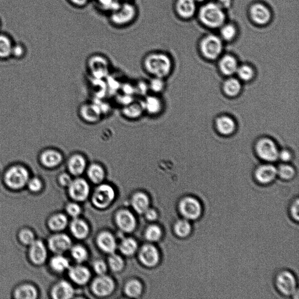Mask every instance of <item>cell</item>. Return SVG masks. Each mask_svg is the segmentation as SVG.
<instances>
[{
    "label": "cell",
    "mask_w": 299,
    "mask_h": 299,
    "mask_svg": "<svg viewBox=\"0 0 299 299\" xmlns=\"http://www.w3.org/2000/svg\"><path fill=\"white\" fill-rule=\"evenodd\" d=\"M142 66L145 72L151 77L164 79L170 74L173 64L167 54L152 51L143 57Z\"/></svg>",
    "instance_id": "obj_1"
},
{
    "label": "cell",
    "mask_w": 299,
    "mask_h": 299,
    "mask_svg": "<svg viewBox=\"0 0 299 299\" xmlns=\"http://www.w3.org/2000/svg\"><path fill=\"white\" fill-rule=\"evenodd\" d=\"M138 16L139 9L134 1H122L108 17L113 27L123 28L134 23Z\"/></svg>",
    "instance_id": "obj_2"
},
{
    "label": "cell",
    "mask_w": 299,
    "mask_h": 299,
    "mask_svg": "<svg viewBox=\"0 0 299 299\" xmlns=\"http://www.w3.org/2000/svg\"><path fill=\"white\" fill-rule=\"evenodd\" d=\"M30 178V174L28 168L20 163L10 165L4 174L6 184L11 188L15 189H21L27 185Z\"/></svg>",
    "instance_id": "obj_3"
},
{
    "label": "cell",
    "mask_w": 299,
    "mask_h": 299,
    "mask_svg": "<svg viewBox=\"0 0 299 299\" xmlns=\"http://www.w3.org/2000/svg\"><path fill=\"white\" fill-rule=\"evenodd\" d=\"M178 209L183 217L192 221H198V219L202 218L203 212L201 202L191 195L183 197L178 203Z\"/></svg>",
    "instance_id": "obj_4"
},
{
    "label": "cell",
    "mask_w": 299,
    "mask_h": 299,
    "mask_svg": "<svg viewBox=\"0 0 299 299\" xmlns=\"http://www.w3.org/2000/svg\"><path fill=\"white\" fill-rule=\"evenodd\" d=\"M297 278V276L289 270H282L276 276V288L283 297L294 296L298 291Z\"/></svg>",
    "instance_id": "obj_5"
},
{
    "label": "cell",
    "mask_w": 299,
    "mask_h": 299,
    "mask_svg": "<svg viewBox=\"0 0 299 299\" xmlns=\"http://www.w3.org/2000/svg\"><path fill=\"white\" fill-rule=\"evenodd\" d=\"M199 17L203 24L211 28L221 27L225 20L222 8L214 3H209L203 6L200 9Z\"/></svg>",
    "instance_id": "obj_6"
},
{
    "label": "cell",
    "mask_w": 299,
    "mask_h": 299,
    "mask_svg": "<svg viewBox=\"0 0 299 299\" xmlns=\"http://www.w3.org/2000/svg\"><path fill=\"white\" fill-rule=\"evenodd\" d=\"M37 160L42 166L53 169L60 166L65 160L61 150L52 146L43 148L37 153Z\"/></svg>",
    "instance_id": "obj_7"
},
{
    "label": "cell",
    "mask_w": 299,
    "mask_h": 299,
    "mask_svg": "<svg viewBox=\"0 0 299 299\" xmlns=\"http://www.w3.org/2000/svg\"><path fill=\"white\" fill-rule=\"evenodd\" d=\"M115 198V192L112 187L108 184H102L95 189L92 201L98 209H106Z\"/></svg>",
    "instance_id": "obj_8"
},
{
    "label": "cell",
    "mask_w": 299,
    "mask_h": 299,
    "mask_svg": "<svg viewBox=\"0 0 299 299\" xmlns=\"http://www.w3.org/2000/svg\"><path fill=\"white\" fill-rule=\"evenodd\" d=\"M110 61L106 56L95 53L89 57L87 67L91 74L97 77H103L108 74L110 69Z\"/></svg>",
    "instance_id": "obj_9"
},
{
    "label": "cell",
    "mask_w": 299,
    "mask_h": 299,
    "mask_svg": "<svg viewBox=\"0 0 299 299\" xmlns=\"http://www.w3.org/2000/svg\"><path fill=\"white\" fill-rule=\"evenodd\" d=\"M256 151L258 155L263 160L273 162L278 159V149L271 139L264 138L260 140L256 145Z\"/></svg>",
    "instance_id": "obj_10"
},
{
    "label": "cell",
    "mask_w": 299,
    "mask_h": 299,
    "mask_svg": "<svg viewBox=\"0 0 299 299\" xmlns=\"http://www.w3.org/2000/svg\"><path fill=\"white\" fill-rule=\"evenodd\" d=\"M66 164L69 173L75 177L84 173L88 165L87 157L84 154L79 151L73 152L70 155Z\"/></svg>",
    "instance_id": "obj_11"
},
{
    "label": "cell",
    "mask_w": 299,
    "mask_h": 299,
    "mask_svg": "<svg viewBox=\"0 0 299 299\" xmlns=\"http://www.w3.org/2000/svg\"><path fill=\"white\" fill-rule=\"evenodd\" d=\"M203 55L208 59H215L220 55L223 49L222 41L215 36H209L205 38L201 43Z\"/></svg>",
    "instance_id": "obj_12"
},
{
    "label": "cell",
    "mask_w": 299,
    "mask_h": 299,
    "mask_svg": "<svg viewBox=\"0 0 299 299\" xmlns=\"http://www.w3.org/2000/svg\"><path fill=\"white\" fill-rule=\"evenodd\" d=\"M78 115L82 121L94 124L100 122L103 118V114L96 103H87L82 104L79 107Z\"/></svg>",
    "instance_id": "obj_13"
},
{
    "label": "cell",
    "mask_w": 299,
    "mask_h": 299,
    "mask_svg": "<svg viewBox=\"0 0 299 299\" xmlns=\"http://www.w3.org/2000/svg\"><path fill=\"white\" fill-rule=\"evenodd\" d=\"M69 195L76 201H84L90 193V187L85 180L82 178H76L72 180L69 186Z\"/></svg>",
    "instance_id": "obj_14"
},
{
    "label": "cell",
    "mask_w": 299,
    "mask_h": 299,
    "mask_svg": "<svg viewBox=\"0 0 299 299\" xmlns=\"http://www.w3.org/2000/svg\"><path fill=\"white\" fill-rule=\"evenodd\" d=\"M91 288L94 294L98 297H107L113 292L114 284L113 280L109 276L100 275L94 279Z\"/></svg>",
    "instance_id": "obj_15"
},
{
    "label": "cell",
    "mask_w": 299,
    "mask_h": 299,
    "mask_svg": "<svg viewBox=\"0 0 299 299\" xmlns=\"http://www.w3.org/2000/svg\"><path fill=\"white\" fill-rule=\"evenodd\" d=\"M142 103L145 113L151 117L159 115L163 109V101L157 94L146 95Z\"/></svg>",
    "instance_id": "obj_16"
},
{
    "label": "cell",
    "mask_w": 299,
    "mask_h": 299,
    "mask_svg": "<svg viewBox=\"0 0 299 299\" xmlns=\"http://www.w3.org/2000/svg\"><path fill=\"white\" fill-rule=\"evenodd\" d=\"M277 169L271 164L260 165L254 173L256 180L262 185H268L275 180Z\"/></svg>",
    "instance_id": "obj_17"
},
{
    "label": "cell",
    "mask_w": 299,
    "mask_h": 299,
    "mask_svg": "<svg viewBox=\"0 0 299 299\" xmlns=\"http://www.w3.org/2000/svg\"><path fill=\"white\" fill-rule=\"evenodd\" d=\"M160 256L154 246L146 244L142 247L139 253V260L143 265L147 267H154L158 263Z\"/></svg>",
    "instance_id": "obj_18"
},
{
    "label": "cell",
    "mask_w": 299,
    "mask_h": 299,
    "mask_svg": "<svg viewBox=\"0 0 299 299\" xmlns=\"http://www.w3.org/2000/svg\"><path fill=\"white\" fill-rule=\"evenodd\" d=\"M72 240L68 235L59 234L53 235L49 240L50 249L57 254H61L72 247Z\"/></svg>",
    "instance_id": "obj_19"
},
{
    "label": "cell",
    "mask_w": 299,
    "mask_h": 299,
    "mask_svg": "<svg viewBox=\"0 0 299 299\" xmlns=\"http://www.w3.org/2000/svg\"><path fill=\"white\" fill-rule=\"evenodd\" d=\"M116 222L118 227L127 233L133 231L136 227L135 216L128 210H121L117 212Z\"/></svg>",
    "instance_id": "obj_20"
},
{
    "label": "cell",
    "mask_w": 299,
    "mask_h": 299,
    "mask_svg": "<svg viewBox=\"0 0 299 299\" xmlns=\"http://www.w3.org/2000/svg\"><path fill=\"white\" fill-rule=\"evenodd\" d=\"M97 242L100 249L105 253L113 254L116 250L115 238L110 232H102L98 235Z\"/></svg>",
    "instance_id": "obj_21"
},
{
    "label": "cell",
    "mask_w": 299,
    "mask_h": 299,
    "mask_svg": "<svg viewBox=\"0 0 299 299\" xmlns=\"http://www.w3.org/2000/svg\"><path fill=\"white\" fill-rule=\"evenodd\" d=\"M30 256L32 262L37 265H40L45 262L47 258V251L42 241H35L31 245Z\"/></svg>",
    "instance_id": "obj_22"
},
{
    "label": "cell",
    "mask_w": 299,
    "mask_h": 299,
    "mask_svg": "<svg viewBox=\"0 0 299 299\" xmlns=\"http://www.w3.org/2000/svg\"><path fill=\"white\" fill-rule=\"evenodd\" d=\"M69 275L73 282L80 285L87 284L91 278V273L88 268L80 265L71 267Z\"/></svg>",
    "instance_id": "obj_23"
},
{
    "label": "cell",
    "mask_w": 299,
    "mask_h": 299,
    "mask_svg": "<svg viewBox=\"0 0 299 299\" xmlns=\"http://www.w3.org/2000/svg\"><path fill=\"white\" fill-rule=\"evenodd\" d=\"M145 113L141 102H133L126 105L122 110V114L126 119L134 120L141 118Z\"/></svg>",
    "instance_id": "obj_24"
},
{
    "label": "cell",
    "mask_w": 299,
    "mask_h": 299,
    "mask_svg": "<svg viewBox=\"0 0 299 299\" xmlns=\"http://www.w3.org/2000/svg\"><path fill=\"white\" fill-rule=\"evenodd\" d=\"M75 294L74 289L68 282L61 281L54 286L52 291V295L55 299H69L73 297Z\"/></svg>",
    "instance_id": "obj_25"
},
{
    "label": "cell",
    "mask_w": 299,
    "mask_h": 299,
    "mask_svg": "<svg viewBox=\"0 0 299 299\" xmlns=\"http://www.w3.org/2000/svg\"><path fill=\"white\" fill-rule=\"evenodd\" d=\"M253 20L259 24H265L271 19V13L268 8L262 4L254 5L251 9Z\"/></svg>",
    "instance_id": "obj_26"
},
{
    "label": "cell",
    "mask_w": 299,
    "mask_h": 299,
    "mask_svg": "<svg viewBox=\"0 0 299 299\" xmlns=\"http://www.w3.org/2000/svg\"><path fill=\"white\" fill-rule=\"evenodd\" d=\"M89 179L94 184H100L103 182L106 176V171L99 163H92L88 164L87 169Z\"/></svg>",
    "instance_id": "obj_27"
},
{
    "label": "cell",
    "mask_w": 299,
    "mask_h": 299,
    "mask_svg": "<svg viewBox=\"0 0 299 299\" xmlns=\"http://www.w3.org/2000/svg\"><path fill=\"white\" fill-rule=\"evenodd\" d=\"M176 9L181 17L188 18L195 14L196 5L194 0H177Z\"/></svg>",
    "instance_id": "obj_28"
},
{
    "label": "cell",
    "mask_w": 299,
    "mask_h": 299,
    "mask_svg": "<svg viewBox=\"0 0 299 299\" xmlns=\"http://www.w3.org/2000/svg\"><path fill=\"white\" fill-rule=\"evenodd\" d=\"M174 232L178 237L185 239L188 238L193 231L192 225L187 219H178L174 224Z\"/></svg>",
    "instance_id": "obj_29"
},
{
    "label": "cell",
    "mask_w": 299,
    "mask_h": 299,
    "mask_svg": "<svg viewBox=\"0 0 299 299\" xmlns=\"http://www.w3.org/2000/svg\"><path fill=\"white\" fill-rule=\"evenodd\" d=\"M71 230L75 238L82 240L87 237L89 227L84 221L81 219H75L71 223Z\"/></svg>",
    "instance_id": "obj_30"
},
{
    "label": "cell",
    "mask_w": 299,
    "mask_h": 299,
    "mask_svg": "<svg viewBox=\"0 0 299 299\" xmlns=\"http://www.w3.org/2000/svg\"><path fill=\"white\" fill-rule=\"evenodd\" d=\"M216 124L219 132L224 135L232 134L235 128V124L233 119L227 116L219 117Z\"/></svg>",
    "instance_id": "obj_31"
},
{
    "label": "cell",
    "mask_w": 299,
    "mask_h": 299,
    "mask_svg": "<svg viewBox=\"0 0 299 299\" xmlns=\"http://www.w3.org/2000/svg\"><path fill=\"white\" fill-rule=\"evenodd\" d=\"M149 199L145 193L137 192L133 195L132 200V204L133 209L139 214H145L149 209Z\"/></svg>",
    "instance_id": "obj_32"
},
{
    "label": "cell",
    "mask_w": 299,
    "mask_h": 299,
    "mask_svg": "<svg viewBox=\"0 0 299 299\" xmlns=\"http://www.w3.org/2000/svg\"><path fill=\"white\" fill-rule=\"evenodd\" d=\"M92 1L98 11L107 15L113 11L122 2L120 0H92Z\"/></svg>",
    "instance_id": "obj_33"
},
{
    "label": "cell",
    "mask_w": 299,
    "mask_h": 299,
    "mask_svg": "<svg viewBox=\"0 0 299 299\" xmlns=\"http://www.w3.org/2000/svg\"><path fill=\"white\" fill-rule=\"evenodd\" d=\"M221 72L224 75H230L237 72L238 65L236 59L230 55H226L222 57L219 63Z\"/></svg>",
    "instance_id": "obj_34"
},
{
    "label": "cell",
    "mask_w": 299,
    "mask_h": 299,
    "mask_svg": "<svg viewBox=\"0 0 299 299\" xmlns=\"http://www.w3.org/2000/svg\"><path fill=\"white\" fill-rule=\"evenodd\" d=\"M37 295L36 288L30 285L21 286L15 292V297L18 299H35Z\"/></svg>",
    "instance_id": "obj_35"
},
{
    "label": "cell",
    "mask_w": 299,
    "mask_h": 299,
    "mask_svg": "<svg viewBox=\"0 0 299 299\" xmlns=\"http://www.w3.org/2000/svg\"><path fill=\"white\" fill-rule=\"evenodd\" d=\"M142 291V285L138 280H130L125 285V292L130 298H138L141 295Z\"/></svg>",
    "instance_id": "obj_36"
},
{
    "label": "cell",
    "mask_w": 299,
    "mask_h": 299,
    "mask_svg": "<svg viewBox=\"0 0 299 299\" xmlns=\"http://www.w3.org/2000/svg\"><path fill=\"white\" fill-rule=\"evenodd\" d=\"M68 223V218L65 215L57 214L50 219L49 226L53 231H60L66 228Z\"/></svg>",
    "instance_id": "obj_37"
},
{
    "label": "cell",
    "mask_w": 299,
    "mask_h": 299,
    "mask_svg": "<svg viewBox=\"0 0 299 299\" xmlns=\"http://www.w3.org/2000/svg\"><path fill=\"white\" fill-rule=\"evenodd\" d=\"M224 91L228 96L235 97L240 93L241 89L240 82L235 78H230L224 82Z\"/></svg>",
    "instance_id": "obj_38"
},
{
    "label": "cell",
    "mask_w": 299,
    "mask_h": 299,
    "mask_svg": "<svg viewBox=\"0 0 299 299\" xmlns=\"http://www.w3.org/2000/svg\"><path fill=\"white\" fill-rule=\"evenodd\" d=\"M50 266L54 271L57 272H62L69 268V262L66 257L58 254L51 260Z\"/></svg>",
    "instance_id": "obj_39"
},
{
    "label": "cell",
    "mask_w": 299,
    "mask_h": 299,
    "mask_svg": "<svg viewBox=\"0 0 299 299\" xmlns=\"http://www.w3.org/2000/svg\"><path fill=\"white\" fill-rule=\"evenodd\" d=\"M138 243L132 238H126L120 245V251L124 255L132 256L138 249Z\"/></svg>",
    "instance_id": "obj_40"
},
{
    "label": "cell",
    "mask_w": 299,
    "mask_h": 299,
    "mask_svg": "<svg viewBox=\"0 0 299 299\" xmlns=\"http://www.w3.org/2000/svg\"><path fill=\"white\" fill-rule=\"evenodd\" d=\"M12 46L8 37L0 36V59H7L11 56Z\"/></svg>",
    "instance_id": "obj_41"
},
{
    "label": "cell",
    "mask_w": 299,
    "mask_h": 299,
    "mask_svg": "<svg viewBox=\"0 0 299 299\" xmlns=\"http://www.w3.org/2000/svg\"><path fill=\"white\" fill-rule=\"evenodd\" d=\"M163 234L161 229L157 225L152 224L150 225L145 232L146 239L150 241H157L160 239Z\"/></svg>",
    "instance_id": "obj_42"
},
{
    "label": "cell",
    "mask_w": 299,
    "mask_h": 299,
    "mask_svg": "<svg viewBox=\"0 0 299 299\" xmlns=\"http://www.w3.org/2000/svg\"><path fill=\"white\" fill-rule=\"evenodd\" d=\"M277 175L285 181H290L294 178L295 176V170L294 168L290 165L283 164L280 165L277 169Z\"/></svg>",
    "instance_id": "obj_43"
},
{
    "label": "cell",
    "mask_w": 299,
    "mask_h": 299,
    "mask_svg": "<svg viewBox=\"0 0 299 299\" xmlns=\"http://www.w3.org/2000/svg\"><path fill=\"white\" fill-rule=\"evenodd\" d=\"M71 254L73 259L79 263L85 262L88 258L87 250L80 245H76V246L72 247Z\"/></svg>",
    "instance_id": "obj_44"
},
{
    "label": "cell",
    "mask_w": 299,
    "mask_h": 299,
    "mask_svg": "<svg viewBox=\"0 0 299 299\" xmlns=\"http://www.w3.org/2000/svg\"><path fill=\"white\" fill-rule=\"evenodd\" d=\"M149 90L152 92V94H157L161 93L165 88V82L163 78L152 77L150 82H148Z\"/></svg>",
    "instance_id": "obj_45"
},
{
    "label": "cell",
    "mask_w": 299,
    "mask_h": 299,
    "mask_svg": "<svg viewBox=\"0 0 299 299\" xmlns=\"http://www.w3.org/2000/svg\"><path fill=\"white\" fill-rule=\"evenodd\" d=\"M108 262H109L110 268L114 272H119L123 268L124 262L123 259L119 256L114 253L111 254Z\"/></svg>",
    "instance_id": "obj_46"
},
{
    "label": "cell",
    "mask_w": 299,
    "mask_h": 299,
    "mask_svg": "<svg viewBox=\"0 0 299 299\" xmlns=\"http://www.w3.org/2000/svg\"><path fill=\"white\" fill-rule=\"evenodd\" d=\"M237 74L239 77L244 81H249L254 76V71L250 66L243 65L237 69Z\"/></svg>",
    "instance_id": "obj_47"
},
{
    "label": "cell",
    "mask_w": 299,
    "mask_h": 299,
    "mask_svg": "<svg viewBox=\"0 0 299 299\" xmlns=\"http://www.w3.org/2000/svg\"><path fill=\"white\" fill-rule=\"evenodd\" d=\"M20 238L21 242L26 245H31L36 241L34 233L28 229H24L20 232Z\"/></svg>",
    "instance_id": "obj_48"
},
{
    "label": "cell",
    "mask_w": 299,
    "mask_h": 299,
    "mask_svg": "<svg viewBox=\"0 0 299 299\" xmlns=\"http://www.w3.org/2000/svg\"><path fill=\"white\" fill-rule=\"evenodd\" d=\"M236 34L235 28L231 25H226L222 28L221 34L223 37L227 40L233 39Z\"/></svg>",
    "instance_id": "obj_49"
},
{
    "label": "cell",
    "mask_w": 299,
    "mask_h": 299,
    "mask_svg": "<svg viewBox=\"0 0 299 299\" xmlns=\"http://www.w3.org/2000/svg\"><path fill=\"white\" fill-rule=\"evenodd\" d=\"M299 200L298 198L294 199V201L292 202L290 207H289V215L291 217L295 222H299Z\"/></svg>",
    "instance_id": "obj_50"
},
{
    "label": "cell",
    "mask_w": 299,
    "mask_h": 299,
    "mask_svg": "<svg viewBox=\"0 0 299 299\" xmlns=\"http://www.w3.org/2000/svg\"><path fill=\"white\" fill-rule=\"evenodd\" d=\"M29 189L31 191L37 192L39 191L42 189V183L39 178H33L32 179H30L27 183Z\"/></svg>",
    "instance_id": "obj_51"
},
{
    "label": "cell",
    "mask_w": 299,
    "mask_h": 299,
    "mask_svg": "<svg viewBox=\"0 0 299 299\" xmlns=\"http://www.w3.org/2000/svg\"><path fill=\"white\" fill-rule=\"evenodd\" d=\"M67 212L72 217L76 218L81 214V210L80 207L75 203H71L66 207Z\"/></svg>",
    "instance_id": "obj_52"
},
{
    "label": "cell",
    "mask_w": 299,
    "mask_h": 299,
    "mask_svg": "<svg viewBox=\"0 0 299 299\" xmlns=\"http://www.w3.org/2000/svg\"><path fill=\"white\" fill-rule=\"evenodd\" d=\"M94 271L100 275L106 274L107 270L106 263L102 260H97L94 263Z\"/></svg>",
    "instance_id": "obj_53"
},
{
    "label": "cell",
    "mask_w": 299,
    "mask_h": 299,
    "mask_svg": "<svg viewBox=\"0 0 299 299\" xmlns=\"http://www.w3.org/2000/svg\"><path fill=\"white\" fill-rule=\"evenodd\" d=\"M68 1L73 7L82 8L86 7L92 0H68Z\"/></svg>",
    "instance_id": "obj_54"
},
{
    "label": "cell",
    "mask_w": 299,
    "mask_h": 299,
    "mask_svg": "<svg viewBox=\"0 0 299 299\" xmlns=\"http://www.w3.org/2000/svg\"><path fill=\"white\" fill-rule=\"evenodd\" d=\"M24 55V49L21 45L12 46L11 56L15 58L20 59Z\"/></svg>",
    "instance_id": "obj_55"
},
{
    "label": "cell",
    "mask_w": 299,
    "mask_h": 299,
    "mask_svg": "<svg viewBox=\"0 0 299 299\" xmlns=\"http://www.w3.org/2000/svg\"><path fill=\"white\" fill-rule=\"evenodd\" d=\"M59 180L60 184L63 186H68L72 183V180L71 176L68 173H63L59 176Z\"/></svg>",
    "instance_id": "obj_56"
},
{
    "label": "cell",
    "mask_w": 299,
    "mask_h": 299,
    "mask_svg": "<svg viewBox=\"0 0 299 299\" xmlns=\"http://www.w3.org/2000/svg\"><path fill=\"white\" fill-rule=\"evenodd\" d=\"M145 214H146V218H147L149 221H153L156 220L157 218V213L154 209H148L147 211L145 212Z\"/></svg>",
    "instance_id": "obj_57"
},
{
    "label": "cell",
    "mask_w": 299,
    "mask_h": 299,
    "mask_svg": "<svg viewBox=\"0 0 299 299\" xmlns=\"http://www.w3.org/2000/svg\"><path fill=\"white\" fill-rule=\"evenodd\" d=\"M278 158H280L283 161L288 162L291 160L292 154L290 152L285 150L279 152Z\"/></svg>",
    "instance_id": "obj_58"
},
{
    "label": "cell",
    "mask_w": 299,
    "mask_h": 299,
    "mask_svg": "<svg viewBox=\"0 0 299 299\" xmlns=\"http://www.w3.org/2000/svg\"><path fill=\"white\" fill-rule=\"evenodd\" d=\"M230 0H218V5L222 8H228L230 5Z\"/></svg>",
    "instance_id": "obj_59"
},
{
    "label": "cell",
    "mask_w": 299,
    "mask_h": 299,
    "mask_svg": "<svg viewBox=\"0 0 299 299\" xmlns=\"http://www.w3.org/2000/svg\"><path fill=\"white\" fill-rule=\"evenodd\" d=\"M121 1H134V0H120Z\"/></svg>",
    "instance_id": "obj_60"
},
{
    "label": "cell",
    "mask_w": 299,
    "mask_h": 299,
    "mask_svg": "<svg viewBox=\"0 0 299 299\" xmlns=\"http://www.w3.org/2000/svg\"><path fill=\"white\" fill-rule=\"evenodd\" d=\"M196 1H200H200H204V0H196Z\"/></svg>",
    "instance_id": "obj_61"
}]
</instances>
